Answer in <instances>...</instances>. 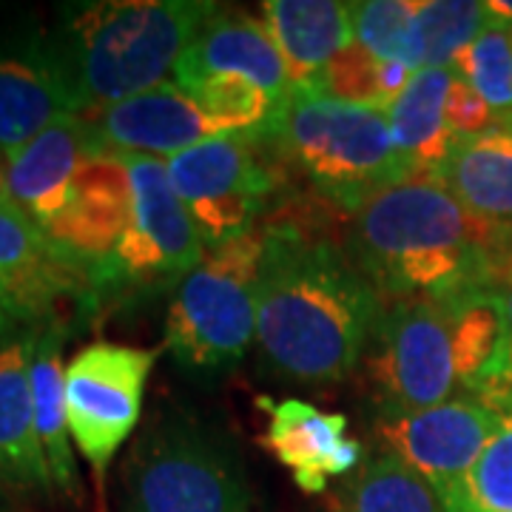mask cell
I'll list each match as a JSON object with an SVG mask.
<instances>
[{"mask_svg": "<svg viewBox=\"0 0 512 512\" xmlns=\"http://www.w3.org/2000/svg\"><path fill=\"white\" fill-rule=\"evenodd\" d=\"M256 342L271 373L299 384L339 382L362 362L384 313L382 293L348 248L299 208L262 222Z\"/></svg>", "mask_w": 512, "mask_h": 512, "instance_id": "cell-1", "label": "cell"}, {"mask_svg": "<svg viewBox=\"0 0 512 512\" xmlns=\"http://www.w3.org/2000/svg\"><path fill=\"white\" fill-rule=\"evenodd\" d=\"M348 254L382 299H447L512 271V225L478 220L436 174L382 188L350 217Z\"/></svg>", "mask_w": 512, "mask_h": 512, "instance_id": "cell-2", "label": "cell"}, {"mask_svg": "<svg viewBox=\"0 0 512 512\" xmlns=\"http://www.w3.org/2000/svg\"><path fill=\"white\" fill-rule=\"evenodd\" d=\"M205 0H103L66 12L52 49L77 114L106 109L165 83L205 20Z\"/></svg>", "mask_w": 512, "mask_h": 512, "instance_id": "cell-3", "label": "cell"}, {"mask_svg": "<svg viewBox=\"0 0 512 512\" xmlns=\"http://www.w3.org/2000/svg\"><path fill=\"white\" fill-rule=\"evenodd\" d=\"M259 137L282 171L299 174L319 200L350 217L373 194L410 177L393 148L387 111L316 89H291Z\"/></svg>", "mask_w": 512, "mask_h": 512, "instance_id": "cell-4", "label": "cell"}, {"mask_svg": "<svg viewBox=\"0 0 512 512\" xmlns=\"http://www.w3.org/2000/svg\"><path fill=\"white\" fill-rule=\"evenodd\" d=\"M120 512H251L234 441L194 416L157 419L128 453Z\"/></svg>", "mask_w": 512, "mask_h": 512, "instance_id": "cell-5", "label": "cell"}, {"mask_svg": "<svg viewBox=\"0 0 512 512\" xmlns=\"http://www.w3.org/2000/svg\"><path fill=\"white\" fill-rule=\"evenodd\" d=\"M265 251L262 225L208 248L177 285L165 316V348L188 370H225L248 353L256 336V293Z\"/></svg>", "mask_w": 512, "mask_h": 512, "instance_id": "cell-6", "label": "cell"}, {"mask_svg": "<svg viewBox=\"0 0 512 512\" xmlns=\"http://www.w3.org/2000/svg\"><path fill=\"white\" fill-rule=\"evenodd\" d=\"M165 168L205 251L259 228L285 177L259 131L205 140L168 157Z\"/></svg>", "mask_w": 512, "mask_h": 512, "instance_id": "cell-7", "label": "cell"}, {"mask_svg": "<svg viewBox=\"0 0 512 512\" xmlns=\"http://www.w3.org/2000/svg\"><path fill=\"white\" fill-rule=\"evenodd\" d=\"M131 180V220L111 259L94 276L97 299L128 291L160 293L180 285L205 256L200 231L177 197L168 168L154 157H123Z\"/></svg>", "mask_w": 512, "mask_h": 512, "instance_id": "cell-8", "label": "cell"}, {"mask_svg": "<svg viewBox=\"0 0 512 512\" xmlns=\"http://www.w3.org/2000/svg\"><path fill=\"white\" fill-rule=\"evenodd\" d=\"M362 359L379 413H416L456 393L450 316L441 299L390 302Z\"/></svg>", "mask_w": 512, "mask_h": 512, "instance_id": "cell-9", "label": "cell"}, {"mask_svg": "<svg viewBox=\"0 0 512 512\" xmlns=\"http://www.w3.org/2000/svg\"><path fill=\"white\" fill-rule=\"evenodd\" d=\"M157 353L117 342H92L72 356L63 373L69 433L92 464L97 484L109 473L143 413V393Z\"/></svg>", "mask_w": 512, "mask_h": 512, "instance_id": "cell-10", "label": "cell"}, {"mask_svg": "<svg viewBox=\"0 0 512 512\" xmlns=\"http://www.w3.org/2000/svg\"><path fill=\"white\" fill-rule=\"evenodd\" d=\"M498 421L495 410L461 393L416 413H379L376 436L384 453L402 458L436 490L447 512H458L467 476Z\"/></svg>", "mask_w": 512, "mask_h": 512, "instance_id": "cell-11", "label": "cell"}, {"mask_svg": "<svg viewBox=\"0 0 512 512\" xmlns=\"http://www.w3.org/2000/svg\"><path fill=\"white\" fill-rule=\"evenodd\" d=\"M100 305L89 274L57 248L18 205L0 202V316L3 322L57 325V308Z\"/></svg>", "mask_w": 512, "mask_h": 512, "instance_id": "cell-12", "label": "cell"}, {"mask_svg": "<svg viewBox=\"0 0 512 512\" xmlns=\"http://www.w3.org/2000/svg\"><path fill=\"white\" fill-rule=\"evenodd\" d=\"M92 146L111 157H174L222 137V128L208 117L194 94L165 80L143 94H134L106 109L80 114Z\"/></svg>", "mask_w": 512, "mask_h": 512, "instance_id": "cell-13", "label": "cell"}, {"mask_svg": "<svg viewBox=\"0 0 512 512\" xmlns=\"http://www.w3.org/2000/svg\"><path fill=\"white\" fill-rule=\"evenodd\" d=\"M131 220V180L123 157L92 154L74 177L60 214L43 231L57 248L94 276L106 265ZM97 293V291H94Z\"/></svg>", "mask_w": 512, "mask_h": 512, "instance_id": "cell-14", "label": "cell"}, {"mask_svg": "<svg viewBox=\"0 0 512 512\" xmlns=\"http://www.w3.org/2000/svg\"><path fill=\"white\" fill-rule=\"evenodd\" d=\"M208 80H242L276 106L291 94V77L265 20L239 9H214L174 66V83L191 92Z\"/></svg>", "mask_w": 512, "mask_h": 512, "instance_id": "cell-15", "label": "cell"}, {"mask_svg": "<svg viewBox=\"0 0 512 512\" xmlns=\"http://www.w3.org/2000/svg\"><path fill=\"white\" fill-rule=\"evenodd\" d=\"M92 154H97V148L92 146L83 117H60L6 160L9 200L40 231H46L69 197L80 165Z\"/></svg>", "mask_w": 512, "mask_h": 512, "instance_id": "cell-16", "label": "cell"}, {"mask_svg": "<svg viewBox=\"0 0 512 512\" xmlns=\"http://www.w3.org/2000/svg\"><path fill=\"white\" fill-rule=\"evenodd\" d=\"M256 404L268 413L262 447L291 473L302 493H325L330 478H336V453L348 441V416L322 413L299 399L274 402L259 396Z\"/></svg>", "mask_w": 512, "mask_h": 512, "instance_id": "cell-17", "label": "cell"}, {"mask_svg": "<svg viewBox=\"0 0 512 512\" xmlns=\"http://www.w3.org/2000/svg\"><path fill=\"white\" fill-rule=\"evenodd\" d=\"M262 20L288 66L291 89H316L330 60L353 43V3L268 0Z\"/></svg>", "mask_w": 512, "mask_h": 512, "instance_id": "cell-18", "label": "cell"}, {"mask_svg": "<svg viewBox=\"0 0 512 512\" xmlns=\"http://www.w3.org/2000/svg\"><path fill=\"white\" fill-rule=\"evenodd\" d=\"M35 339L18 336L0 345V473L23 490L55 493L35 421Z\"/></svg>", "mask_w": 512, "mask_h": 512, "instance_id": "cell-19", "label": "cell"}, {"mask_svg": "<svg viewBox=\"0 0 512 512\" xmlns=\"http://www.w3.org/2000/svg\"><path fill=\"white\" fill-rule=\"evenodd\" d=\"M66 114H77V109L52 52H0V157L9 160Z\"/></svg>", "mask_w": 512, "mask_h": 512, "instance_id": "cell-20", "label": "cell"}, {"mask_svg": "<svg viewBox=\"0 0 512 512\" xmlns=\"http://www.w3.org/2000/svg\"><path fill=\"white\" fill-rule=\"evenodd\" d=\"M439 180L478 220L512 225V128L456 137Z\"/></svg>", "mask_w": 512, "mask_h": 512, "instance_id": "cell-21", "label": "cell"}, {"mask_svg": "<svg viewBox=\"0 0 512 512\" xmlns=\"http://www.w3.org/2000/svg\"><path fill=\"white\" fill-rule=\"evenodd\" d=\"M453 69H419L399 100L387 109L393 148L407 174H436L456 134L447 126V92Z\"/></svg>", "mask_w": 512, "mask_h": 512, "instance_id": "cell-22", "label": "cell"}, {"mask_svg": "<svg viewBox=\"0 0 512 512\" xmlns=\"http://www.w3.org/2000/svg\"><path fill=\"white\" fill-rule=\"evenodd\" d=\"M63 342H66L63 325H46L43 333H37L35 353H32V393H35L37 436H40V447L52 473L55 493L80 504L83 484H80L72 441H69L72 433H69V416H66V390H63L66 367L60 362Z\"/></svg>", "mask_w": 512, "mask_h": 512, "instance_id": "cell-23", "label": "cell"}, {"mask_svg": "<svg viewBox=\"0 0 512 512\" xmlns=\"http://www.w3.org/2000/svg\"><path fill=\"white\" fill-rule=\"evenodd\" d=\"M450 316L456 376L464 393L490 382L507 365V316L495 285L441 299Z\"/></svg>", "mask_w": 512, "mask_h": 512, "instance_id": "cell-24", "label": "cell"}, {"mask_svg": "<svg viewBox=\"0 0 512 512\" xmlns=\"http://www.w3.org/2000/svg\"><path fill=\"white\" fill-rule=\"evenodd\" d=\"M336 512H447L436 490L393 453H379L333 490Z\"/></svg>", "mask_w": 512, "mask_h": 512, "instance_id": "cell-25", "label": "cell"}, {"mask_svg": "<svg viewBox=\"0 0 512 512\" xmlns=\"http://www.w3.org/2000/svg\"><path fill=\"white\" fill-rule=\"evenodd\" d=\"M413 74L402 63H382L353 40L339 55L330 60L316 92L328 94L333 100L387 111L399 94L407 89Z\"/></svg>", "mask_w": 512, "mask_h": 512, "instance_id": "cell-26", "label": "cell"}, {"mask_svg": "<svg viewBox=\"0 0 512 512\" xmlns=\"http://www.w3.org/2000/svg\"><path fill=\"white\" fill-rule=\"evenodd\" d=\"M493 18L478 0H419L416 35L421 43V69H453L458 55L476 40Z\"/></svg>", "mask_w": 512, "mask_h": 512, "instance_id": "cell-27", "label": "cell"}, {"mask_svg": "<svg viewBox=\"0 0 512 512\" xmlns=\"http://www.w3.org/2000/svg\"><path fill=\"white\" fill-rule=\"evenodd\" d=\"M419 0H365L353 3V40L382 63L421 69V43L416 35Z\"/></svg>", "mask_w": 512, "mask_h": 512, "instance_id": "cell-28", "label": "cell"}, {"mask_svg": "<svg viewBox=\"0 0 512 512\" xmlns=\"http://www.w3.org/2000/svg\"><path fill=\"white\" fill-rule=\"evenodd\" d=\"M453 72L490 106L495 126L512 128V26H487L458 55Z\"/></svg>", "mask_w": 512, "mask_h": 512, "instance_id": "cell-29", "label": "cell"}, {"mask_svg": "<svg viewBox=\"0 0 512 512\" xmlns=\"http://www.w3.org/2000/svg\"><path fill=\"white\" fill-rule=\"evenodd\" d=\"M458 512H512V413L501 416L473 464Z\"/></svg>", "mask_w": 512, "mask_h": 512, "instance_id": "cell-30", "label": "cell"}, {"mask_svg": "<svg viewBox=\"0 0 512 512\" xmlns=\"http://www.w3.org/2000/svg\"><path fill=\"white\" fill-rule=\"evenodd\" d=\"M447 126L456 137L464 134H481L487 128L495 126V117L490 106L470 89L461 77H453L450 92H447Z\"/></svg>", "mask_w": 512, "mask_h": 512, "instance_id": "cell-31", "label": "cell"}, {"mask_svg": "<svg viewBox=\"0 0 512 512\" xmlns=\"http://www.w3.org/2000/svg\"><path fill=\"white\" fill-rule=\"evenodd\" d=\"M495 291H498L501 308H504V316H507V365H504V370H501L498 376H493L490 382L481 384L478 390L493 387V384H512V271L495 282ZM478 390H473V393H478Z\"/></svg>", "mask_w": 512, "mask_h": 512, "instance_id": "cell-32", "label": "cell"}, {"mask_svg": "<svg viewBox=\"0 0 512 512\" xmlns=\"http://www.w3.org/2000/svg\"><path fill=\"white\" fill-rule=\"evenodd\" d=\"M487 12H490L493 23L512 26V3H504V0H487Z\"/></svg>", "mask_w": 512, "mask_h": 512, "instance_id": "cell-33", "label": "cell"}, {"mask_svg": "<svg viewBox=\"0 0 512 512\" xmlns=\"http://www.w3.org/2000/svg\"><path fill=\"white\" fill-rule=\"evenodd\" d=\"M12 490H15V484L0 473V512L12 510Z\"/></svg>", "mask_w": 512, "mask_h": 512, "instance_id": "cell-34", "label": "cell"}, {"mask_svg": "<svg viewBox=\"0 0 512 512\" xmlns=\"http://www.w3.org/2000/svg\"><path fill=\"white\" fill-rule=\"evenodd\" d=\"M0 202H12L9 200V185H6V168L0 165Z\"/></svg>", "mask_w": 512, "mask_h": 512, "instance_id": "cell-35", "label": "cell"}, {"mask_svg": "<svg viewBox=\"0 0 512 512\" xmlns=\"http://www.w3.org/2000/svg\"><path fill=\"white\" fill-rule=\"evenodd\" d=\"M3 325H6V322H3V316H0V328H3Z\"/></svg>", "mask_w": 512, "mask_h": 512, "instance_id": "cell-36", "label": "cell"}]
</instances>
